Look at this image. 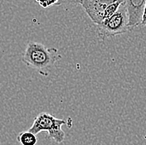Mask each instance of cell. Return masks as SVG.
I'll list each match as a JSON object with an SVG mask.
<instances>
[{
  "label": "cell",
  "mask_w": 146,
  "mask_h": 145,
  "mask_svg": "<svg viewBox=\"0 0 146 145\" xmlns=\"http://www.w3.org/2000/svg\"><path fill=\"white\" fill-rule=\"evenodd\" d=\"M145 3L146 0H125L129 16V26L130 29L141 25Z\"/></svg>",
  "instance_id": "obj_5"
},
{
  "label": "cell",
  "mask_w": 146,
  "mask_h": 145,
  "mask_svg": "<svg viewBox=\"0 0 146 145\" xmlns=\"http://www.w3.org/2000/svg\"><path fill=\"white\" fill-rule=\"evenodd\" d=\"M17 141L22 145H36L37 143L36 135L30 131L20 132L17 136Z\"/></svg>",
  "instance_id": "obj_6"
},
{
  "label": "cell",
  "mask_w": 146,
  "mask_h": 145,
  "mask_svg": "<svg viewBox=\"0 0 146 145\" xmlns=\"http://www.w3.org/2000/svg\"><path fill=\"white\" fill-rule=\"evenodd\" d=\"M35 1L43 9H47L52 5L58 6V3H59L58 0H35Z\"/></svg>",
  "instance_id": "obj_8"
},
{
  "label": "cell",
  "mask_w": 146,
  "mask_h": 145,
  "mask_svg": "<svg viewBox=\"0 0 146 145\" xmlns=\"http://www.w3.org/2000/svg\"><path fill=\"white\" fill-rule=\"evenodd\" d=\"M141 25H146V3L145 5V9L143 12V16H142V21H141Z\"/></svg>",
  "instance_id": "obj_10"
},
{
  "label": "cell",
  "mask_w": 146,
  "mask_h": 145,
  "mask_svg": "<svg viewBox=\"0 0 146 145\" xmlns=\"http://www.w3.org/2000/svg\"><path fill=\"white\" fill-rule=\"evenodd\" d=\"M62 58L57 49L46 48L37 42H29L22 57V61L28 68L35 70L40 75L47 77L56 63Z\"/></svg>",
  "instance_id": "obj_1"
},
{
  "label": "cell",
  "mask_w": 146,
  "mask_h": 145,
  "mask_svg": "<svg viewBox=\"0 0 146 145\" xmlns=\"http://www.w3.org/2000/svg\"><path fill=\"white\" fill-rule=\"evenodd\" d=\"M125 0H82L81 5L91 20L96 25L104 21L106 9L114 3Z\"/></svg>",
  "instance_id": "obj_4"
},
{
  "label": "cell",
  "mask_w": 146,
  "mask_h": 145,
  "mask_svg": "<svg viewBox=\"0 0 146 145\" xmlns=\"http://www.w3.org/2000/svg\"><path fill=\"white\" fill-rule=\"evenodd\" d=\"M66 124V122L63 119L56 118L46 112H42L37 114L28 131L35 135L43 131L47 132L50 139L56 144H61L66 137V134L62 128V125Z\"/></svg>",
  "instance_id": "obj_3"
},
{
  "label": "cell",
  "mask_w": 146,
  "mask_h": 145,
  "mask_svg": "<svg viewBox=\"0 0 146 145\" xmlns=\"http://www.w3.org/2000/svg\"><path fill=\"white\" fill-rule=\"evenodd\" d=\"M130 30L127 9L124 1L118 10L110 18L104 20L97 25L96 34L101 40H106L112 37L126 34Z\"/></svg>",
  "instance_id": "obj_2"
},
{
  "label": "cell",
  "mask_w": 146,
  "mask_h": 145,
  "mask_svg": "<svg viewBox=\"0 0 146 145\" xmlns=\"http://www.w3.org/2000/svg\"><path fill=\"white\" fill-rule=\"evenodd\" d=\"M123 3H124V2H122V1H119V2L114 3L109 5V6L106 9L105 12H104V20L108 19L109 18H110V17L118 10V9L119 8V6H120Z\"/></svg>",
  "instance_id": "obj_7"
},
{
  "label": "cell",
  "mask_w": 146,
  "mask_h": 145,
  "mask_svg": "<svg viewBox=\"0 0 146 145\" xmlns=\"http://www.w3.org/2000/svg\"><path fill=\"white\" fill-rule=\"evenodd\" d=\"M58 6L62 4H81L82 0H58Z\"/></svg>",
  "instance_id": "obj_9"
}]
</instances>
